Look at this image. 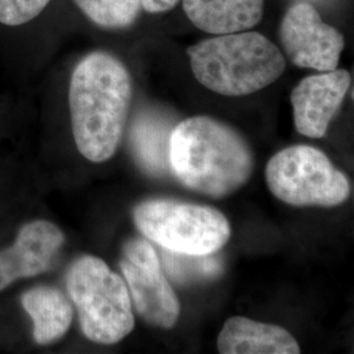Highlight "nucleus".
<instances>
[{"label": "nucleus", "instance_id": "nucleus-1", "mask_svg": "<svg viewBox=\"0 0 354 354\" xmlns=\"http://www.w3.org/2000/svg\"><path fill=\"white\" fill-rule=\"evenodd\" d=\"M131 76L113 55L96 51L77 64L70 83L73 134L79 152L93 163L117 150L131 102Z\"/></svg>", "mask_w": 354, "mask_h": 354}, {"label": "nucleus", "instance_id": "nucleus-2", "mask_svg": "<svg viewBox=\"0 0 354 354\" xmlns=\"http://www.w3.org/2000/svg\"><path fill=\"white\" fill-rule=\"evenodd\" d=\"M168 160L184 187L213 198L241 189L253 171L245 140L232 127L205 115L187 118L172 129Z\"/></svg>", "mask_w": 354, "mask_h": 354}, {"label": "nucleus", "instance_id": "nucleus-3", "mask_svg": "<svg viewBox=\"0 0 354 354\" xmlns=\"http://www.w3.org/2000/svg\"><path fill=\"white\" fill-rule=\"evenodd\" d=\"M196 79L223 96H247L274 83L286 68L279 48L256 32L218 35L188 49Z\"/></svg>", "mask_w": 354, "mask_h": 354}, {"label": "nucleus", "instance_id": "nucleus-4", "mask_svg": "<svg viewBox=\"0 0 354 354\" xmlns=\"http://www.w3.org/2000/svg\"><path fill=\"white\" fill-rule=\"evenodd\" d=\"M66 282L82 330L91 342L112 345L134 329L133 304L125 279L102 259H77L70 268Z\"/></svg>", "mask_w": 354, "mask_h": 354}, {"label": "nucleus", "instance_id": "nucleus-5", "mask_svg": "<svg viewBox=\"0 0 354 354\" xmlns=\"http://www.w3.org/2000/svg\"><path fill=\"white\" fill-rule=\"evenodd\" d=\"M140 232L165 251L210 254L225 247L231 227L219 210L206 205L153 198L134 209Z\"/></svg>", "mask_w": 354, "mask_h": 354}, {"label": "nucleus", "instance_id": "nucleus-6", "mask_svg": "<svg viewBox=\"0 0 354 354\" xmlns=\"http://www.w3.org/2000/svg\"><path fill=\"white\" fill-rule=\"evenodd\" d=\"M266 184L282 203L304 206H337L351 196L348 177L328 156L311 146H291L266 165Z\"/></svg>", "mask_w": 354, "mask_h": 354}, {"label": "nucleus", "instance_id": "nucleus-7", "mask_svg": "<svg viewBox=\"0 0 354 354\" xmlns=\"http://www.w3.org/2000/svg\"><path fill=\"white\" fill-rule=\"evenodd\" d=\"M120 268L131 304L140 317L155 327L172 328L180 315V304L151 244L145 239L127 243Z\"/></svg>", "mask_w": 354, "mask_h": 354}, {"label": "nucleus", "instance_id": "nucleus-8", "mask_svg": "<svg viewBox=\"0 0 354 354\" xmlns=\"http://www.w3.org/2000/svg\"><path fill=\"white\" fill-rule=\"evenodd\" d=\"M279 36L283 50L295 66L322 73L337 68L345 39L336 28L323 21L313 4H294L283 16Z\"/></svg>", "mask_w": 354, "mask_h": 354}, {"label": "nucleus", "instance_id": "nucleus-9", "mask_svg": "<svg viewBox=\"0 0 354 354\" xmlns=\"http://www.w3.org/2000/svg\"><path fill=\"white\" fill-rule=\"evenodd\" d=\"M349 87L351 75L345 70L304 77L291 92L297 131L308 138L324 137Z\"/></svg>", "mask_w": 354, "mask_h": 354}, {"label": "nucleus", "instance_id": "nucleus-10", "mask_svg": "<svg viewBox=\"0 0 354 354\" xmlns=\"http://www.w3.org/2000/svg\"><path fill=\"white\" fill-rule=\"evenodd\" d=\"M64 243V232L54 223L48 221L26 223L12 247L0 251V291L17 279L46 272Z\"/></svg>", "mask_w": 354, "mask_h": 354}, {"label": "nucleus", "instance_id": "nucleus-11", "mask_svg": "<svg viewBox=\"0 0 354 354\" xmlns=\"http://www.w3.org/2000/svg\"><path fill=\"white\" fill-rule=\"evenodd\" d=\"M218 352L222 354H298L299 344L288 329L232 317L218 336Z\"/></svg>", "mask_w": 354, "mask_h": 354}, {"label": "nucleus", "instance_id": "nucleus-12", "mask_svg": "<svg viewBox=\"0 0 354 354\" xmlns=\"http://www.w3.org/2000/svg\"><path fill=\"white\" fill-rule=\"evenodd\" d=\"M183 6L194 26L216 36L252 29L264 15V0H183Z\"/></svg>", "mask_w": 354, "mask_h": 354}, {"label": "nucleus", "instance_id": "nucleus-13", "mask_svg": "<svg viewBox=\"0 0 354 354\" xmlns=\"http://www.w3.org/2000/svg\"><path fill=\"white\" fill-rule=\"evenodd\" d=\"M171 120L156 111L140 113L133 122L130 142L140 167L153 176H163L169 168L168 152L172 133Z\"/></svg>", "mask_w": 354, "mask_h": 354}, {"label": "nucleus", "instance_id": "nucleus-14", "mask_svg": "<svg viewBox=\"0 0 354 354\" xmlns=\"http://www.w3.org/2000/svg\"><path fill=\"white\" fill-rule=\"evenodd\" d=\"M21 301L33 320V337L37 344L49 345L64 337L73 323L74 310L61 291L36 288L26 291Z\"/></svg>", "mask_w": 354, "mask_h": 354}, {"label": "nucleus", "instance_id": "nucleus-15", "mask_svg": "<svg viewBox=\"0 0 354 354\" xmlns=\"http://www.w3.org/2000/svg\"><path fill=\"white\" fill-rule=\"evenodd\" d=\"M162 254L165 272L180 285L212 281L223 273L222 260L214 253L181 254L163 250Z\"/></svg>", "mask_w": 354, "mask_h": 354}, {"label": "nucleus", "instance_id": "nucleus-16", "mask_svg": "<svg viewBox=\"0 0 354 354\" xmlns=\"http://www.w3.org/2000/svg\"><path fill=\"white\" fill-rule=\"evenodd\" d=\"M91 21L102 28H127L140 15V0H75Z\"/></svg>", "mask_w": 354, "mask_h": 354}, {"label": "nucleus", "instance_id": "nucleus-17", "mask_svg": "<svg viewBox=\"0 0 354 354\" xmlns=\"http://www.w3.org/2000/svg\"><path fill=\"white\" fill-rule=\"evenodd\" d=\"M50 0H0V23L16 26L37 17Z\"/></svg>", "mask_w": 354, "mask_h": 354}, {"label": "nucleus", "instance_id": "nucleus-18", "mask_svg": "<svg viewBox=\"0 0 354 354\" xmlns=\"http://www.w3.org/2000/svg\"><path fill=\"white\" fill-rule=\"evenodd\" d=\"M178 0H140L142 7L151 13L167 12L172 10Z\"/></svg>", "mask_w": 354, "mask_h": 354}]
</instances>
